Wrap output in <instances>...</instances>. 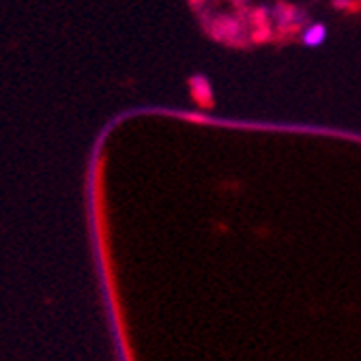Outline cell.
Instances as JSON below:
<instances>
[{"instance_id":"cell-2","label":"cell","mask_w":361,"mask_h":361,"mask_svg":"<svg viewBox=\"0 0 361 361\" xmlns=\"http://www.w3.org/2000/svg\"><path fill=\"white\" fill-rule=\"evenodd\" d=\"M241 32V24L237 20H231V18H226L221 22V32H217V37H224V39H231V37H239Z\"/></svg>"},{"instance_id":"cell-1","label":"cell","mask_w":361,"mask_h":361,"mask_svg":"<svg viewBox=\"0 0 361 361\" xmlns=\"http://www.w3.org/2000/svg\"><path fill=\"white\" fill-rule=\"evenodd\" d=\"M327 37V28L323 24H310L303 32V43L310 45V48H316V45H321Z\"/></svg>"}]
</instances>
